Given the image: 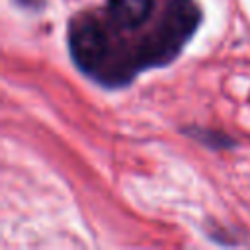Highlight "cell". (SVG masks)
Masks as SVG:
<instances>
[{"instance_id":"obj_1","label":"cell","mask_w":250,"mask_h":250,"mask_svg":"<svg viewBox=\"0 0 250 250\" xmlns=\"http://www.w3.org/2000/svg\"><path fill=\"white\" fill-rule=\"evenodd\" d=\"M68 49L82 70L94 72L107 55V35L102 23L92 16L76 18L68 31Z\"/></svg>"},{"instance_id":"obj_2","label":"cell","mask_w":250,"mask_h":250,"mask_svg":"<svg viewBox=\"0 0 250 250\" xmlns=\"http://www.w3.org/2000/svg\"><path fill=\"white\" fill-rule=\"evenodd\" d=\"M152 6L154 0H107L111 20L123 29L141 27L148 20Z\"/></svg>"}]
</instances>
